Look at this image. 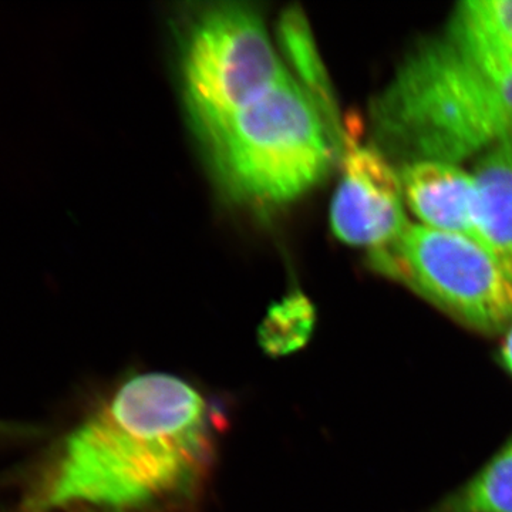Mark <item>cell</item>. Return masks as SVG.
<instances>
[{
    "label": "cell",
    "mask_w": 512,
    "mask_h": 512,
    "mask_svg": "<svg viewBox=\"0 0 512 512\" xmlns=\"http://www.w3.org/2000/svg\"><path fill=\"white\" fill-rule=\"evenodd\" d=\"M473 178L481 244L512 278V141L476 158Z\"/></svg>",
    "instance_id": "ba28073f"
},
{
    "label": "cell",
    "mask_w": 512,
    "mask_h": 512,
    "mask_svg": "<svg viewBox=\"0 0 512 512\" xmlns=\"http://www.w3.org/2000/svg\"><path fill=\"white\" fill-rule=\"evenodd\" d=\"M376 147L403 165L458 164L512 141L494 80L447 35L421 43L372 104Z\"/></svg>",
    "instance_id": "7a4b0ae2"
},
{
    "label": "cell",
    "mask_w": 512,
    "mask_h": 512,
    "mask_svg": "<svg viewBox=\"0 0 512 512\" xmlns=\"http://www.w3.org/2000/svg\"><path fill=\"white\" fill-rule=\"evenodd\" d=\"M279 47L296 73V82L311 96L328 124L339 150L342 151L343 130L338 103L333 94L329 74L319 55L318 46L305 13L299 6H289L281 13L276 26Z\"/></svg>",
    "instance_id": "9c48e42d"
},
{
    "label": "cell",
    "mask_w": 512,
    "mask_h": 512,
    "mask_svg": "<svg viewBox=\"0 0 512 512\" xmlns=\"http://www.w3.org/2000/svg\"><path fill=\"white\" fill-rule=\"evenodd\" d=\"M431 512H512V437Z\"/></svg>",
    "instance_id": "8fae6325"
},
{
    "label": "cell",
    "mask_w": 512,
    "mask_h": 512,
    "mask_svg": "<svg viewBox=\"0 0 512 512\" xmlns=\"http://www.w3.org/2000/svg\"><path fill=\"white\" fill-rule=\"evenodd\" d=\"M369 262L478 332L495 335L511 325L512 278L471 239L409 225L393 244L369 252Z\"/></svg>",
    "instance_id": "5b68a950"
},
{
    "label": "cell",
    "mask_w": 512,
    "mask_h": 512,
    "mask_svg": "<svg viewBox=\"0 0 512 512\" xmlns=\"http://www.w3.org/2000/svg\"><path fill=\"white\" fill-rule=\"evenodd\" d=\"M355 137L345 131L330 225L339 241L372 252L393 244L410 224L399 171L379 148L363 146Z\"/></svg>",
    "instance_id": "8992f818"
},
{
    "label": "cell",
    "mask_w": 512,
    "mask_h": 512,
    "mask_svg": "<svg viewBox=\"0 0 512 512\" xmlns=\"http://www.w3.org/2000/svg\"><path fill=\"white\" fill-rule=\"evenodd\" d=\"M207 450L201 394L175 376H136L70 434L40 505L111 512L151 507L191 490Z\"/></svg>",
    "instance_id": "6da1fadb"
},
{
    "label": "cell",
    "mask_w": 512,
    "mask_h": 512,
    "mask_svg": "<svg viewBox=\"0 0 512 512\" xmlns=\"http://www.w3.org/2000/svg\"><path fill=\"white\" fill-rule=\"evenodd\" d=\"M315 308L301 292L274 303L259 329V342L265 353L285 356L298 352L308 343L315 328Z\"/></svg>",
    "instance_id": "7c38bea8"
},
{
    "label": "cell",
    "mask_w": 512,
    "mask_h": 512,
    "mask_svg": "<svg viewBox=\"0 0 512 512\" xmlns=\"http://www.w3.org/2000/svg\"><path fill=\"white\" fill-rule=\"evenodd\" d=\"M185 107L200 137L288 73L261 12L217 2L191 10L180 32Z\"/></svg>",
    "instance_id": "277c9868"
},
{
    "label": "cell",
    "mask_w": 512,
    "mask_h": 512,
    "mask_svg": "<svg viewBox=\"0 0 512 512\" xmlns=\"http://www.w3.org/2000/svg\"><path fill=\"white\" fill-rule=\"evenodd\" d=\"M400 181L404 201L423 227L460 235L483 247L473 174L457 164L419 161L403 165Z\"/></svg>",
    "instance_id": "52a82bcc"
},
{
    "label": "cell",
    "mask_w": 512,
    "mask_h": 512,
    "mask_svg": "<svg viewBox=\"0 0 512 512\" xmlns=\"http://www.w3.org/2000/svg\"><path fill=\"white\" fill-rule=\"evenodd\" d=\"M501 362L512 375V322L505 330L503 346H501Z\"/></svg>",
    "instance_id": "4fadbf2b"
},
{
    "label": "cell",
    "mask_w": 512,
    "mask_h": 512,
    "mask_svg": "<svg viewBox=\"0 0 512 512\" xmlns=\"http://www.w3.org/2000/svg\"><path fill=\"white\" fill-rule=\"evenodd\" d=\"M447 36L480 66H512V0L460 3Z\"/></svg>",
    "instance_id": "30bf717a"
},
{
    "label": "cell",
    "mask_w": 512,
    "mask_h": 512,
    "mask_svg": "<svg viewBox=\"0 0 512 512\" xmlns=\"http://www.w3.org/2000/svg\"><path fill=\"white\" fill-rule=\"evenodd\" d=\"M200 140L228 194L264 205L301 197L340 153L315 101L289 72Z\"/></svg>",
    "instance_id": "3957f363"
}]
</instances>
